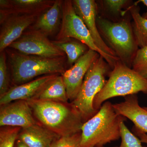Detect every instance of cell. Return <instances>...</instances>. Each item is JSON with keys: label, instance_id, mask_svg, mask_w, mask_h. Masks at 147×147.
Instances as JSON below:
<instances>
[{"label": "cell", "instance_id": "6da1fadb", "mask_svg": "<svg viewBox=\"0 0 147 147\" xmlns=\"http://www.w3.org/2000/svg\"><path fill=\"white\" fill-rule=\"evenodd\" d=\"M34 116L41 125L59 137L81 132L85 121L72 103L31 99L27 100Z\"/></svg>", "mask_w": 147, "mask_h": 147}, {"label": "cell", "instance_id": "7a4b0ae2", "mask_svg": "<svg viewBox=\"0 0 147 147\" xmlns=\"http://www.w3.org/2000/svg\"><path fill=\"white\" fill-rule=\"evenodd\" d=\"M125 119L116 112L111 102H104L97 113L83 124L80 147L104 146L118 140L121 122Z\"/></svg>", "mask_w": 147, "mask_h": 147}, {"label": "cell", "instance_id": "3957f363", "mask_svg": "<svg viewBox=\"0 0 147 147\" xmlns=\"http://www.w3.org/2000/svg\"><path fill=\"white\" fill-rule=\"evenodd\" d=\"M5 51L14 86L30 82L37 76L62 74L65 71V57H43L25 55L13 49H6Z\"/></svg>", "mask_w": 147, "mask_h": 147}, {"label": "cell", "instance_id": "277c9868", "mask_svg": "<svg viewBox=\"0 0 147 147\" xmlns=\"http://www.w3.org/2000/svg\"><path fill=\"white\" fill-rule=\"evenodd\" d=\"M139 92L147 94V80L119 61L110 72L104 86L94 98V108L98 111L103 102L110 98L136 94Z\"/></svg>", "mask_w": 147, "mask_h": 147}, {"label": "cell", "instance_id": "5b68a950", "mask_svg": "<svg viewBox=\"0 0 147 147\" xmlns=\"http://www.w3.org/2000/svg\"><path fill=\"white\" fill-rule=\"evenodd\" d=\"M96 23L110 48L123 63L130 67L138 46L129 23L125 20L113 23L100 17Z\"/></svg>", "mask_w": 147, "mask_h": 147}, {"label": "cell", "instance_id": "8992f818", "mask_svg": "<svg viewBox=\"0 0 147 147\" xmlns=\"http://www.w3.org/2000/svg\"><path fill=\"white\" fill-rule=\"evenodd\" d=\"M105 60L100 55L92 63L85 76L79 92L71 102L81 114L85 122L98 112L94 108V100L107 82L105 76L110 67Z\"/></svg>", "mask_w": 147, "mask_h": 147}, {"label": "cell", "instance_id": "52a82bcc", "mask_svg": "<svg viewBox=\"0 0 147 147\" xmlns=\"http://www.w3.org/2000/svg\"><path fill=\"white\" fill-rule=\"evenodd\" d=\"M71 38L78 40L90 49L97 52L103 57L110 67L114 68L115 65L109 57L97 47L86 25L75 12L72 1L65 0L63 3L62 18L56 39L58 41H62Z\"/></svg>", "mask_w": 147, "mask_h": 147}, {"label": "cell", "instance_id": "ba28073f", "mask_svg": "<svg viewBox=\"0 0 147 147\" xmlns=\"http://www.w3.org/2000/svg\"><path fill=\"white\" fill-rule=\"evenodd\" d=\"M9 47L25 55L43 57H63L65 55V53L54 45L47 36L33 30L24 32Z\"/></svg>", "mask_w": 147, "mask_h": 147}, {"label": "cell", "instance_id": "9c48e42d", "mask_svg": "<svg viewBox=\"0 0 147 147\" xmlns=\"http://www.w3.org/2000/svg\"><path fill=\"white\" fill-rule=\"evenodd\" d=\"M71 1L75 12L86 25L96 45L109 57L115 65L116 64L120 61L119 58L103 41L98 30L96 19L97 7L95 1L94 0Z\"/></svg>", "mask_w": 147, "mask_h": 147}, {"label": "cell", "instance_id": "30bf717a", "mask_svg": "<svg viewBox=\"0 0 147 147\" xmlns=\"http://www.w3.org/2000/svg\"><path fill=\"white\" fill-rule=\"evenodd\" d=\"M100 56L97 52L89 49L69 69L62 74L69 100L72 102L75 99L87 71Z\"/></svg>", "mask_w": 147, "mask_h": 147}, {"label": "cell", "instance_id": "8fae6325", "mask_svg": "<svg viewBox=\"0 0 147 147\" xmlns=\"http://www.w3.org/2000/svg\"><path fill=\"white\" fill-rule=\"evenodd\" d=\"M37 123L26 100H18L1 105L0 126L25 128Z\"/></svg>", "mask_w": 147, "mask_h": 147}, {"label": "cell", "instance_id": "7c38bea8", "mask_svg": "<svg viewBox=\"0 0 147 147\" xmlns=\"http://www.w3.org/2000/svg\"><path fill=\"white\" fill-rule=\"evenodd\" d=\"M55 0H1L0 24L10 16H38L51 7Z\"/></svg>", "mask_w": 147, "mask_h": 147}, {"label": "cell", "instance_id": "4fadbf2b", "mask_svg": "<svg viewBox=\"0 0 147 147\" xmlns=\"http://www.w3.org/2000/svg\"><path fill=\"white\" fill-rule=\"evenodd\" d=\"M38 17L34 15H18L10 16L5 19L1 24V53L18 39L25 30L35 22Z\"/></svg>", "mask_w": 147, "mask_h": 147}, {"label": "cell", "instance_id": "5bb4252c", "mask_svg": "<svg viewBox=\"0 0 147 147\" xmlns=\"http://www.w3.org/2000/svg\"><path fill=\"white\" fill-rule=\"evenodd\" d=\"M57 74H50L39 77L33 81L11 87L2 97H0L1 105L18 100L32 99Z\"/></svg>", "mask_w": 147, "mask_h": 147}, {"label": "cell", "instance_id": "9a60e30c", "mask_svg": "<svg viewBox=\"0 0 147 147\" xmlns=\"http://www.w3.org/2000/svg\"><path fill=\"white\" fill-rule=\"evenodd\" d=\"M123 102L113 104L118 114L131 121L137 129L147 133V111L139 105L136 94L125 96Z\"/></svg>", "mask_w": 147, "mask_h": 147}, {"label": "cell", "instance_id": "2e32d148", "mask_svg": "<svg viewBox=\"0 0 147 147\" xmlns=\"http://www.w3.org/2000/svg\"><path fill=\"white\" fill-rule=\"evenodd\" d=\"M63 1L55 0L53 5L37 17L29 30L39 32L47 36L54 34L61 23Z\"/></svg>", "mask_w": 147, "mask_h": 147}, {"label": "cell", "instance_id": "e0dca14e", "mask_svg": "<svg viewBox=\"0 0 147 147\" xmlns=\"http://www.w3.org/2000/svg\"><path fill=\"white\" fill-rule=\"evenodd\" d=\"M59 138L53 131L37 123L21 128L17 139L29 147H50L53 142Z\"/></svg>", "mask_w": 147, "mask_h": 147}, {"label": "cell", "instance_id": "ac0fdd59", "mask_svg": "<svg viewBox=\"0 0 147 147\" xmlns=\"http://www.w3.org/2000/svg\"><path fill=\"white\" fill-rule=\"evenodd\" d=\"M32 99L67 103L69 99L63 76L57 75Z\"/></svg>", "mask_w": 147, "mask_h": 147}, {"label": "cell", "instance_id": "d6986e66", "mask_svg": "<svg viewBox=\"0 0 147 147\" xmlns=\"http://www.w3.org/2000/svg\"><path fill=\"white\" fill-rule=\"evenodd\" d=\"M52 41L54 45L66 54L67 63L71 65L75 63L87 52V45L83 43L71 40L70 39L62 41Z\"/></svg>", "mask_w": 147, "mask_h": 147}, {"label": "cell", "instance_id": "ffe728a7", "mask_svg": "<svg viewBox=\"0 0 147 147\" xmlns=\"http://www.w3.org/2000/svg\"><path fill=\"white\" fill-rule=\"evenodd\" d=\"M133 18V33L137 45L140 48L147 46V19L139 13V8L136 5L129 9Z\"/></svg>", "mask_w": 147, "mask_h": 147}, {"label": "cell", "instance_id": "44dd1931", "mask_svg": "<svg viewBox=\"0 0 147 147\" xmlns=\"http://www.w3.org/2000/svg\"><path fill=\"white\" fill-rule=\"evenodd\" d=\"M131 66L133 70L147 80V46L137 50Z\"/></svg>", "mask_w": 147, "mask_h": 147}, {"label": "cell", "instance_id": "7402d4cb", "mask_svg": "<svg viewBox=\"0 0 147 147\" xmlns=\"http://www.w3.org/2000/svg\"><path fill=\"white\" fill-rule=\"evenodd\" d=\"M7 59L5 51L1 53L0 55V97L4 95L10 88Z\"/></svg>", "mask_w": 147, "mask_h": 147}, {"label": "cell", "instance_id": "603a6c76", "mask_svg": "<svg viewBox=\"0 0 147 147\" xmlns=\"http://www.w3.org/2000/svg\"><path fill=\"white\" fill-rule=\"evenodd\" d=\"M121 144L115 147H144L140 139L131 132L124 123V121L120 124Z\"/></svg>", "mask_w": 147, "mask_h": 147}, {"label": "cell", "instance_id": "cb8c5ba5", "mask_svg": "<svg viewBox=\"0 0 147 147\" xmlns=\"http://www.w3.org/2000/svg\"><path fill=\"white\" fill-rule=\"evenodd\" d=\"M21 127H9L1 129L0 147H14Z\"/></svg>", "mask_w": 147, "mask_h": 147}, {"label": "cell", "instance_id": "d4e9b609", "mask_svg": "<svg viewBox=\"0 0 147 147\" xmlns=\"http://www.w3.org/2000/svg\"><path fill=\"white\" fill-rule=\"evenodd\" d=\"M81 138V131L72 135L61 137L53 142L50 147H80Z\"/></svg>", "mask_w": 147, "mask_h": 147}, {"label": "cell", "instance_id": "484cf974", "mask_svg": "<svg viewBox=\"0 0 147 147\" xmlns=\"http://www.w3.org/2000/svg\"><path fill=\"white\" fill-rule=\"evenodd\" d=\"M128 1L126 0H105L103 1L109 10L115 13L120 12L121 9Z\"/></svg>", "mask_w": 147, "mask_h": 147}, {"label": "cell", "instance_id": "4316f807", "mask_svg": "<svg viewBox=\"0 0 147 147\" xmlns=\"http://www.w3.org/2000/svg\"><path fill=\"white\" fill-rule=\"evenodd\" d=\"M132 133L136 135L141 140L142 143L147 144V134L140 131L135 126H133L132 129Z\"/></svg>", "mask_w": 147, "mask_h": 147}, {"label": "cell", "instance_id": "83f0119b", "mask_svg": "<svg viewBox=\"0 0 147 147\" xmlns=\"http://www.w3.org/2000/svg\"><path fill=\"white\" fill-rule=\"evenodd\" d=\"M14 147H29L25 143L19 139H17Z\"/></svg>", "mask_w": 147, "mask_h": 147}, {"label": "cell", "instance_id": "f1b7e54d", "mask_svg": "<svg viewBox=\"0 0 147 147\" xmlns=\"http://www.w3.org/2000/svg\"><path fill=\"white\" fill-rule=\"evenodd\" d=\"M137 3H142L144 4V5H146L147 7V0H140L138 1ZM144 18L147 19V11L146 13H144L142 16Z\"/></svg>", "mask_w": 147, "mask_h": 147}, {"label": "cell", "instance_id": "f546056e", "mask_svg": "<svg viewBox=\"0 0 147 147\" xmlns=\"http://www.w3.org/2000/svg\"><path fill=\"white\" fill-rule=\"evenodd\" d=\"M143 108H144V109H145L147 111V107H143Z\"/></svg>", "mask_w": 147, "mask_h": 147}, {"label": "cell", "instance_id": "4dcf8cb0", "mask_svg": "<svg viewBox=\"0 0 147 147\" xmlns=\"http://www.w3.org/2000/svg\"><path fill=\"white\" fill-rule=\"evenodd\" d=\"M96 147H104V146H97Z\"/></svg>", "mask_w": 147, "mask_h": 147}]
</instances>
